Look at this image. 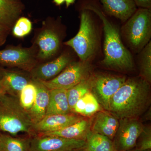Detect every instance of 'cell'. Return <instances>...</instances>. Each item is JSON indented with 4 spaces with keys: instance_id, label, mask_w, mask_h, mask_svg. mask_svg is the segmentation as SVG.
Returning <instances> with one entry per match:
<instances>
[{
    "instance_id": "15",
    "label": "cell",
    "mask_w": 151,
    "mask_h": 151,
    "mask_svg": "<svg viewBox=\"0 0 151 151\" xmlns=\"http://www.w3.org/2000/svg\"><path fill=\"white\" fill-rule=\"evenodd\" d=\"M119 126V119L109 111H100L92 118L91 131L113 141Z\"/></svg>"
},
{
    "instance_id": "27",
    "label": "cell",
    "mask_w": 151,
    "mask_h": 151,
    "mask_svg": "<svg viewBox=\"0 0 151 151\" xmlns=\"http://www.w3.org/2000/svg\"><path fill=\"white\" fill-rule=\"evenodd\" d=\"M32 29V23L29 19L24 17L19 18L12 28V33L15 37H22L27 35Z\"/></svg>"
},
{
    "instance_id": "24",
    "label": "cell",
    "mask_w": 151,
    "mask_h": 151,
    "mask_svg": "<svg viewBox=\"0 0 151 151\" xmlns=\"http://www.w3.org/2000/svg\"><path fill=\"white\" fill-rule=\"evenodd\" d=\"M92 75L91 74L88 78L84 79L75 86L68 89V98L71 112L76 102L86 93L90 92Z\"/></svg>"
},
{
    "instance_id": "10",
    "label": "cell",
    "mask_w": 151,
    "mask_h": 151,
    "mask_svg": "<svg viewBox=\"0 0 151 151\" xmlns=\"http://www.w3.org/2000/svg\"><path fill=\"white\" fill-rule=\"evenodd\" d=\"M86 146L85 141L36 135L31 138L30 151H69Z\"/></svg>"
},
{
    "instance_id": "22",
    "label": "cell",
    "mask_w": 151,
    "mask_h": 151,
    "mask_svg": "<svg viewBox=\"0 0 151 151\" xmlns=\"http://www.w3.org/2000/svg\"><path fill=\"white\" fill-rule=\"evenodd\" d=\"M31 138H17L1 134L0 151H30Z\"/></svg>"
},
{
    "instance_id": "23",
    "label": "cell",
    "mask_w": 151,
    "mask_h": 151,
    "mask_svg": "<svg viewBox=\"0 0 151 151\" xmlns=\"http://www.w3.org/2000/svg\"><path fill=\"white\" fill-rule=\"evenodd\" d=\"M86 142L88 151H117L113 141L91 131L87 136Z\"/></svg>"
},
{
    "instance_id": "12",
    "label": "cell",
    "mask_w": 151,
    "mask_h": 151,
    "mask_svg": "<svg viewBox=\"0 0 151 151\" xmlns=\"http://www.w3.org/2000/svg\"><path fill=\"white\" fill-rule=\"evenodd\" d=\"M83 118L82 116L73 113L48 115L33 125V129L35 134H38L55 132L72 125Z\"/></svg>"
},
{
    "instance_id": "34",
    "label": "cell",
    "mask_w": 151,
    "mask_h": 151,
    "mask_svg": "<svg viewBox=\"0 0 151 151\" xmlns=\"http://www.w3.org/2000/svg\"><path fill=\"white\" fill-rule=\"evenodd\" d=\"M69 151H88V150H87L86 147H84L80 148L74 149V150Z\"/></svg>"
},
{
    "instance_id": "30",
    "label": "cell",
    "mask_w": 151,
    "mask_h": 151,
    "mask_svg": "<svg viewBox=\"0 0 151 151\" xmlns=\"http://www.w3.org/2000/svg\"><path fill=\"white\" fill-rule=\"evenodd\" d=\"M9 30L0 24V46L5 42Z\"/></svg>"
},
{
    "instance_id": "9",
    "label": "cell",
    "mask_w": 151,
    "mask_h": 151,
    "mask_svg": "<svg viewBox=\"0 0 151 151\" xmlns=\"http://www.w3.org/2000/svg\"><path fill=\"white\" fill-rule=\"evenodd\" d=\"M144 126L139 118L119 119V126L113 142L117 151H128L135 148Z\"/></svg>"
},
{
    "instance_id": "14",
    "label": "cell",
    "mask_w": 151,
    "mask_h": 151,
    "mask_svg": "<svg viewBox=\"0 0 151 151\" xmlns=\"http://www.w3.org/2000/svg\"><path fill=\"white\" fill-rule=\"evenodd\" d=\"M32 81L29 72L0 68V83L9 95L19 97L22 89Z\"/></svg>"
},
{
    "instance_id": "4",
    "label": "cell",
    "mask_w": 151,
    "mask_h": 151,
    "mask_svg": "<svg viewBox=\"0 0 151 151\" xmlns=\"http://www.w3.org/2000/svg\"><path fill=\"white\" fill-rule=\"evenodd\" d=\"M122 33L132 50L140 52L150 41L151 9H137L123 26Z\"/></svg>"
},
{
    "instance_id": "17",
    "label": "cell",
    "mask_w": 151,
    "mask_h": 151,
    "mask_svg": "<svg viewBox=\"0 0 151 151\" xmlns=\"http://www.w3.org/2000/svg\"><path fill=\"white\" fill-rule=\"evenodd\" d=\"M104 12L119 19L127 21L137 10L133 0H99Z\"/></svg>"
},
{
    "instance_id": "35",
    "label": "cell",
    "mask_w": 151,
    "mask_h": 151,
    "mask_svg": "<svg viewBox=\"0 0 151 151\" xmlns=\"http://www.w3.org/2000/svg\"><path fill=\"white\" fill-rule=\"evenodd\" d=\"M128 151H151V150H138V149L136 148H134L132 149V150H130Z\"/></svg>"
},
{
    "instance_id": "8",
    "label": "cell",
    "mask_w": 151,
    "mask_h": 151,
    "mask_svg": "<svg viewBox=\"0 0 151 151\" xmlns=\"http://www.w3.org/2000/svg\"><path fill=\"white\" fill-rule=\"evenodd\" d=\"M37 50L35 46L29 47H10L0 50V64L17 67L30 72L37 65Z\"/></svg>"
},
{
    "instance_id": "32",
    "label": "cell",
    "mask_w": 151,
    "mask_h": 151,
    "mask_svg": "<svg viewBox=\"0 0 151 151\" xmlns=\"http://www.w3.org/2000/svg\"><path fill=\"white\" fill-rule=\"evenodd\" d=\"M75 0H65V4H66V7L68 8L72 4H74L75 2Z\"/></svg>"
},
{
    "instance_id": "1",
    "label": "cell",
    "mask_w": 151,
    "mask_h": 151,
    "mask_svg": "<svg viewBox=\"0 0 151 151\" xmlns=\"http://www.w3.org/2000/svg\"><path fill=\"white\" fill-rule=\"evenodd\" d=\"M150 84L141 76L126 79L111 98L109 112L119 119L139 118L150 105Z\"/></svg>"
},
{
    "instance_id": "31",
    "label": "cell",
    "mask_w": 151,
    "mask_h": 151,
    "mask_svg": "<svg viewBox=\"0 0 151 151\" xmlns=\"http://www.w3.org/2000/svg\"><path fill=\"white\" fill-rule=\"evenodd\" d=\"M53 2L57 6H60L65 2V0H53Z\"/></svg>"
},
{
    "instance_id": "26",
    "label": "cell",
    "mask_w": 151,
    "mask_h": 151,
    "mask_svg": "<svg viewBox=\"0 0 151 151\" xmlns=\"http://www.w3.org/2000/svg\"><path fill=\"white\" fill-rule=\"evenodd\" d=\"M36 93V87L32 79V81L27 84L20 92L19 96L20 104L28 113L34 103Z\"/></svg>"
},
{
    "instance_id": "3",
    "label": "cell",
    "mask_w": 151,
    "mask_h": 151,
    "mask_svg": "<svg viewBox=\"0 0 151 151\" xmlns=\"http://www.w3.org/2000/svg\"><path fill=\"white\" fill-rule=\"evenodd\" d=\"M29 113L22 107L19 97L5 94L0 97V130L15 136L20 133L35 136Z\"/></svg>"
},
{
    "instance_id": "7",
    "label": "cell",
    "mask_w": 151,
    "mask_h": 151,
    "mask_svg": "<svg viewBox=\"0 0 151 151\" xmlns=\"http://www.w3.org/2000/svg\"><path fill=\"white\" fill-rule=\"evenodd\" d=\"M126 79L124 76L111 74L92 75L90 92L103 109L109 111L111 98Z\"/></svg>"
},
{
    "instance_id": "20",
    "label": "cell",
    "mask_w": 151,
    "mask_h": 151,
    "mask_svg": "<svg viewBox=\"0 0 151 151\" xmlns=\"http://www.w3.org/2000/svg\"><path fill=\"white\" fill-rule=\"evenodd\" d=\"M71 112L67 96V90L63 89L50 90L49 101L46 116L67 114Z\"/></svg>"
},
{
    "instance_id": "2",
    "label": "cell",
    "mask_w": 151,
    "mask_h": 151,
    "mask_svg": "<svg viewBox=\"0 0 151 151\" xmlns=\"http://www.w3.org/2000/svg\"><path fill=\"white\" fill-rule=\"evenodd\" d=\"M82 9L93 12L103 22L105 35V57L102 64L116 70L122 71L132 70L134 68V63L132 55L123 44L119 30L109 20L102 9L94 3L88 2L84 5Z\"/></svg>"
},
{
    "instance_id": "13",
    "label": "cell",
    "mask_w": 151,
    "mask_h": 151,
    "mask_svg": "<svg viewBox=\"0 0 151 151\" xmlns=\"http://www.w3.org/2000/svg\"><path fill=\"white\" fill-rule=\"evenodd\" d=\"M71 62L69 55L63 53L54 60L37 65L29 72L33 79L47 81L56 77Z\"/></svg>"
},
{
    "instance_id": "28",
    "label": "cell",
    "mask_w": 151,
    "mask_h": 151,
    "mask_svg": "<svg viewBox=\"0 0 151 151\" xmlns=\"http://www.w3.org/2000/svg\"><path fill=\"white\" fill-rule=\"evenodd\" d=\"M135 148L141 150H151L150 127H145L136 142Z\"/></svg>"
},
{
    "instance_id": "21",
    "label": "cell",
    "mask_w": 151,
    "mask_h": 151,
    "mask_svg": "<svg viewBox=\"0 0 151 151\" xmlns=\"http://www.w3.org/2000/svg\"><path fill=\"white\" fill-rule=\"evenodd\" d=\"M102 108L92 92L85 94L76 102L72 110V113L82 117L93 116L100 111Z\"/></svg>"
},
{
    "instance_id": "11",
    "label": "cell",
    "mask_w": 151,
    "mask_h": 151,
    "mask_svg": "<svg viewBox=\"0 0 151 151\" xmlns=\"http://www.w3.org/2000/svg\"><path fill=\"white\" fill-rule=\"evenodd\" d=\"M35 43L37 50V60L43 61L56 54L60 46V39L54 29L44 25L37 36Z\"/></svg>"
},
{
    "instance_id": "19",
    "label": "cell",
    "mask_w": 151,
    "mask_h": 151,
    "mask_svg": "<svg viewBox=\"0 0 151 151\" xmlns=\"http://www.w3.org/2000/svg\"><path fill=\"white\" fill-rule=\"evenodd\" d=\"M24 9L20 0H0V24L10 30Z\"/></svg>"
},
{
    "instance_id": "25",
    "label": "cell",
    "mask_w": 151,
    "mask_h": 151,
    "mask_svg": "<svg viewBox=\"0 0 151 151\" xmlns=\"http://www.w3.org/2000/svg\"><path fill=\"white\" fill-rule=\"evenodd\" d=\"M139 69L140 76L150 84L151 82V41L141 51Z\"/></svg>"
},
{
    "instance_id": "33",
    "label": "cell",
    "mask_w": 151,
    "mask_h": 151,
    "mask_svg": "<svg viewBox=\"0 0 151 151\" xmlns=\"http://www.w3.org/2000/svg\"><path fill=\"white\" fill-rule=\"evenodd\" d=\"M5 94H6L5 90L0 83V97Z\"/></svg>"
},
{
    "instance_id": "16",
    "label": "cell",
    "mask_w": 151,
    "mask_h": 151,
    "mask_svg": "<svg viewBox=\"0 0 151 151\" xmlns=\"http://www.w3.org/2000/svg\"><path fill=\"white\" fill-rule=\"evenodd\" d=\"M92 118H84L65 128L55 132L38 134L42 136H56L70 139L86 141L91 131Z\"/></svg>"
},
{
    "instance_id": "6",
    "label": "cell",
    "mask_w": 151,
    "mask_h": 151,
    "mask_svg": "<svg viewBox=\"0 0 151 151\" xmlns=\"http://www.w3.org/2000/svg\"><path fill=\"white\" fill-rule=\"evenodd\" d=\"M92 67L88 61L71 62L56 77L47 81H41L49 90L68 89L91 75Z\"/></svg>"
},
{
    "instance_id": "29",
    "label": "cell",
    "mask_w": 151,
    "mask_h": 151,
    "mask_svg": "<svg viewBox=\"0 0 151 151\" xmlns=\"http://www.w3.org/2000/svg\"><path fill=\"white\" fill-rule=\"evenodd\" d=\"M137 7L139 8L151 9V0H133Z\"/></svg>"
},
{
    "instance_id": "5",
    "label": "cell",
    "mask_w": 151,
    "mask_h": 151,
    "mask_svg": "<svg viewBox=\"0 0 151 151\" xmlns=\"http://www.w3.org/2000/svg\"><path fill=\"white\" fill-rule=\"evenodd\" d=\"M89 11L82 9L78 33L64 44L73 49L82 61H88L95 52L97 37Z\"/></svg>"
},
{
    "instance_id": "36",
    "label": "cell",
    "mask_w": 151,
    "mask_h": 151,
    "mask_svg": "<svg viewBox=\"0 0 151 151\" xmlns=\"http://www.w3.org/2000/svg\"><path fill=\"white\" fill-rule=\"evenodd\" d=\"M1 133H0V137H1Z\"/></svg>"
},
{
    "instance_id": "18",
    "label": "cell",
    "mask_w": 151,
    "mask_h": 151,
    "mask_svg": "<svg viewBox=\"0 0 151 151\" xmlns=\"http://www.w3.org/2000/svg\"><path fill=\"white\" fill-rule=\"evenodd\" d=\"M32 81L36 87V96L29 114L34 125L46 115L49 101L50 90L40 81L33 79Z\"/></svg>"
}]
</instances>
